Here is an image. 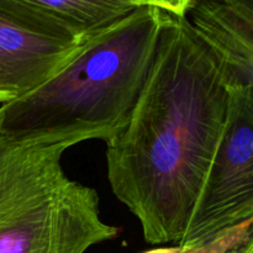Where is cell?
Instances as JSON below:
<instances>
[{
    "label": "cell",
    "mask_w": 253,
    "mask_h": 253,
    "mask_svg": "<svg viewBox=\"0 0 253 253\" xmlns=\"http://www.w3.org/2000/svg\"><path fill=\"white\" fill-rule=\"evenodd\" d=\"M230 86L185 16L163 11L130 121L106 143L111 190L148 244L178 245L184 236L226 126Z\"/></svg>",
    "instance_id": "1"
},
{
    "label": "cell",
    "mask_w": 253,
    "mask_h": 253,
    "mask_svg": "<svg viewBox=\"0 0 253 253\" xmlns=\"http://www.w3.org/2000/svg\"><path fill=\"white\" fill-rule=\"evenodd\" d=\"M86 37L26 0H0V103L17 100L53 78Z\"/></svg>",
    "instance_id": "5"
},
{
    "label": "cell",
    "mask_w": 253,
    "mask_h": 253,
    "mask_svg": "<svg viewBox=\"0 0 253 253\" xmlns=\"http://www.w3.org/2000/svg\"><path fill=\"white\" fill-rule=\"evenodd\" d=\"M84 138L0 133V253H85L116 239L94 188L71 179L62 157Z\"/></svg>",
    "instance_id": "3"
},
{
    "label": "cell",
    "mask_w": 253,
    "mask_h": 253,
    "mask_svg": "<svg viewBox=\"0 0 253 253\" xmlns=\"http://www.w3.org/2000/svg\"><path fill=\"white\" fill-rule=\"evenodd\" d=\"M184 16L231 86H253V0H194Z\"/></svg>",
    "instance_id": "6"
},
{
    "label": "cell",
    "mask_w": 253,
    "mask_h": 253,
    "mask_svg": "<svg viewBox=\"0 0 253 253\" xmlns=\"http://www.w3.org/2000/svg\"><path fill=\"white\" fill-rule=\"evenodd\" d=\"M229 253H253V240H249L246 244L237 247V249L232 250V251H230Z\"/></svg>",
    "instance_id": "11"
},
{
    "label": "cell",
    "mask_w": 253,
    "mask_h": 253,
    "mask_svg": "<svg viewBox=\"0 0 253 253\" xmlns=\"http://www.w3.org/2000/svg\"><path fill=\"white\" fill-rule=\"evenodd\" d=\"M184 250L179 246H172V247H158V249L150 250L143 253H183Z\"/></svg>",
    "instance_id": "10"
},
{
    "label": "cell",
    "mask_w": 253,
    "mask_h": 253,
    "mask_svg": "<svg viewBox=\"0 0 253 253\" xmlns=\"http://www.w3.org/2000/svg\"><path fill=\"white\" fill-rule=\"evenodd\" d=\"M142 6H152L169 14L184 16L194 0H140Z\"/></svg>",
    "instance_id": "9"
},
{
    "label": "cell",
    "mask_w": 253,
    "mask_h": 253,
    "mask_svg": "<svg viewBox=\"0 0 253 253\" xmlns=\"http://www.w3.org/2000/svg\"><path fill=\"white\" fill-rule=\"evenodd\" d=\"M253 219V86H230L227 123L184 236L195 249Z\"/></svg>",
    "instance_id": "4"
},
{
    "label": "cell",
    "mask_w": 253,
    "mask_h": 253,
    "mask_svg": "<svg viewBox=\"0 0 253 253\" xmlns=\"http://www.w3.org/2000/svg\"><path fill=\"white\" fill-rule=\"evenodd\" d=\"M162 16V10L140 6L89 35L53 78L0 108V133L114 140L130 121L150 73Z\"/></svg>",
    "instance_id": "2"
},
{
    "label": "cell",
    "mask_w": 253,
    "mask_h": 253,
    "mask_svg": "<svg viewBox=\"0 0 253 253\" xmlns=\"http://www.w3.org/2000/svg\"><path fill=\"white\" fill-rule=\"evenodd\" d=\"M252 220L226 230L211 241L183 253H229L252 239Z\"/></svg>",
    "instance_id": "8"
},
{
    "label": "cell",
    "mask_w": 253,
    "mask_h": 253,
    "mask_svg": "<svg viewBox=\"0 0 253 253\" xmlns=\"http://www.w3.org/2000/svg\"><path fill=\"white\" fill-rule=\"evenodd\" d=\"M86 37L123 19L137 7L140 0H26Z\"/></svg>",
    "instance_id": "7"
}]
</instances>
